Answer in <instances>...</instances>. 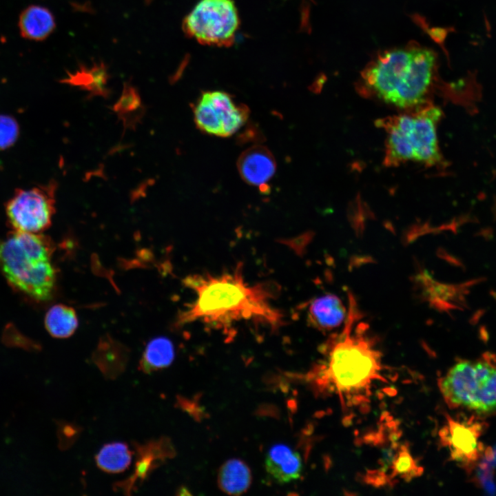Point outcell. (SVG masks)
<instances>
[{"label":"cell","instance_id":"cell-1","mask_svg":"<svg viewBox=\"0 0 496 496\" xmlns=\"http://www.w3.org/2000/svg\"><path fill=\"white\" fill-rule=\"evenodd\" d=\"M240 266L220 274L187 276L183 282L195 298L179 313L176 324L199 322L227 329L251 321L274 328L280 326L283 315L273 305L272 290L265 283L247 282Z\"/></svg>","mask_w":496,"mask_h":496},{"label":"cell","instance_id":"cell-2","mask_svg":"<svg viewBox=\"0 0 496 496\" xmlns=\"http://www.w3.org/2000/svg\"><path fill=\"white\" fill-rule=\"evenodd\" d=\"M358 315L356 302L349 295L344 329L327 343L319 373L324 388L335 395L343 407L368 402L375 382L385 380L380 352L366 333V326L355 327Z\"/></svg>","mask_w":496,"mask_h":496},{"label":"cell","instance_id":"cell-3","mask_svg":"<svg viewBox=\"0 0 496 496\" xmlns=\"http://www.w3.org/2000/svg\"><path fill=\"white\" fill-rule=\"evenodd\" d=\"M436 56L429 49L406 47L379 56L362 74L364 85L386 103L402 109L425 103L435 71Z\"/></svg>","mask_w":496,"mask_h":496},{"label":"cell","instance_id":"cell-4","mask_svg":"<svg viewBox=\"0 0 496 496\" xmlns=\"http://www.w3.org/2000/svg\"><path fill=\"white\" fill-rule=\"evenodd\" d=\"M52 252L43 235L14 231L0 240V272L17 291L37 301L48 300L56 278Z\"/></svg>","mask_w":496,"mask_h":496},{"label":"cell","instance_id":"cell-5","mask_svg":"<svg viewBox=\"0 0 496 496\" xmlns=\"http://www.w3.org/2000/svg\"><path fill=\"white\" fill-rule=\"evenodd\" d=\"M442 110L433 105H422L414 111L379 121L386 132V165L415 162L427 166L441 163L437 124Z\"/></svg>","mask_w":496,"mask_h":496},{"label":"cell","instance_id":"cell-6","mask_svg":"<svg viewBox=\"0 0 496 496\" xmlns=\"http://www.w3.org/2000/svg\"><path fill=\"white\" fill-rule=\"evenodd\" d=\"M441 394L452 409L477 413L496 410V355L485 353L475 360L455 364L438 381Z\"/></svg>","mask_w":496,"mask_h":496},{"label":"cell","instance_id":"cell-7","mask_svg":"<svg viewBox=\"0 0 496 496\" xmlns=\"http://www.w3.org/2000/svg\"><path fill=\"white\" fill-rule=\"evenodd\" d=\"M239 26L233 0H200L185 18L183 28L198 43L218 47L231 45Z\"/></svg>","mask_w":496,"mask_h":496},{"label":"cell","instance_id":"cell-8","mask_svg":"<svg viewBox=\"0 0 496 496\" xmlns=\"http://www.w3.org/2000/svg\"><path fill=\"white\" fill-rule=\"evenodd\" d=\"M57 183L51 180L29 189L17 188L5 205L6 214L14 231L39 234L51 225L55 212Z\"/></svg>","mask_w":496,"mask_h":496},{"label":"cell","instance_id":"cell-9","mask_svg":"<svg viewBox=\"0 0 496 496\" xmlns=\"http://www.w3.org/2000/svg\"><path fill=\"white\" fill-rule=\"evenodd\" d=\"M483 425L475 418L457 420L448 416L440 431V441L450 452L453 460L465 468L475 463L483 452L479 437Z\"/></svg>","mask_w":496,"mask_h":496},{"label":"cell","instance_id":"cell-10","mask_svg":"<svg viewBox=\"0 0 496 496\" xmlns=\"http://www.w3.org/2000/svg\"><path fill=\"white\" fill-rule=\"evenodd\" d=\"M237 165L242 179L254 186L264 185L276 168L272 154L262 145H254L243 152Z\"/></svg>","mask_w":496,"mask_h":496},{"label":"cell","instance_id":"cell-11","mask_svg":"<svg viewBox=\"0 0 496 496\" xmlns=\"http://www.w3.org/2000/svg\"><path fill=\"white\" fill-rule=\"evenodd\" d=\"M211 105L214 116L222 129V137L236 132L247 121L248 107L236 105L230 95L222 91L205 92Z\"/></svg>","mask_w":496,"mask_h":496},{"label":"cell","instance_id":"cell-12","mask_svg":"<svg viewBox=\"0 0 496 496\" xmlns=\"http://www.w3.org/2000/svg\"><path fill=\"white\" fill-rule=\"evenodd\" d=\"M265 468L277 482L289 483L300 477L302 461L299 453L289 446L276 444L267 453Z\"/></svg>","mask_w":496,"mask_h":496},{"label":"cell","instance_id":"cell-13","mask_svg":"<svg viewBox=\"0 0 496 496\" xmlns=\"http://www.w3.org/2000/svg\"><path fill=\"white\" fill-rule=\"evenodd\" d=\"M18 27L23 39L40 41L45 39L53 32L55 20L48 8L39 5H30L21 11Z\"/></svg>","mask_w":496,"mask_h":496},{"label":"cell","instance_id":"cell-14","mask_svg":"<svg viewBox=\"0 0 496 496\" xmlns=\"http://www.w3.org/2000/svg\"><path fill=\"white\" fill-rule=\"evenodd\" d=\"M308 315L313 325L328 331L339 327L345 320L347 313L339 298L333 294H327L310 303Z\"/></svg>","mask_w":496,"mask_h":496},{"label":"cell","instance_id":"cell-15","mask_svg":"<svg viewBox=\"0 0 496 496\" xmlns=\"http://www.w3.org/2000/svg\"><path fill=\"white\" fill-rule=\"evenodd\" d=\"M251 480V472L247 465L236 459L225 462L218 475L220 488L230 495H240L247 490Z\"/></svg>","mask_w":496,"mask_h":496},{"label":"cell","instance_id":"cell-16","mask_svg":"<svg viewBox=\"0 0 496 496\" xmlns=\"http://www.w3.org/2000/svg\"><path fill=\"white\" fill-rule=\"evenodd\" d=\"M45 327L53 337L58 338L70 337L78 327L76 312L72 307L65 304L54 305L45 314Z\"/></svg>","mask_w":496,"mask_h":496},{"label":"cell","instance_id":"cell-17","mask_svg":"<svg viewBox=\"0 0 496 496\" xmlns=\"http://www.w3.org/2000/svg\"><path fill=\"white\" fill-rule=\"evenodd\" d=\"M98 466L107 473H121L129 467L132 462V452L123 442H113L104 445L96 456Z\"/></svg>","mask_w":496,"mask_h":496},{"label":"cell","instance_id":"cell-18","mask_svg":"<svg viewBox=\"0 0 496 496\" xmlns=\"http://www.w3.org/2000/svg\"><path fill=\"white\" fill-rule=\"evenodd\" d=\"M174 358L172 342L167 338L157 337L149 342L142 358L141 365L147 371L168 366Z\"/></svg>","mask_w":496,"mask_h":496},{"label":"cell","instance_id":"cell-19","mask_svg":"<svg viewBox=\"0 0 496 496\" xmlns=\"http://www.w3.org/2000/svg\"><path fill=\"white\" fill-rule=\"evenodd\" d=\"M64 82L83 87L94 95L105 96L106 74L103 68H93L90 70H82L70 74Z\"/></svg>","mask_w":496,"mask_h":496},{"label":"cell","instance_id":"cell-20","mask_svg":"<svg viewBox=\"0 0 496 496\" xmlns=\"http://www.w3.org/2000/svg\"><path fill=\"white\" fill-rule=\"evenodd\" d=\"M19 135V125L12 116L0 114V151L11 147Z\"/></svg>","mask_w":496,"mask_h":496},{"label":"cell","instance_id":"cell-21","mask_svg":"<svg viewBox=\"0 0 496 496\" xmlns=\"http://www.w3.org/2000/svg\"><path fill=\"white\" fill-rule=\"evenodd\" d=\"M141 106V99L136 90L132 86L127 85L123 94L114 106V110L120 115L125 116L137 111Z\"/></svg>","mask_w":496,"mask_h":496}]
</instances>
